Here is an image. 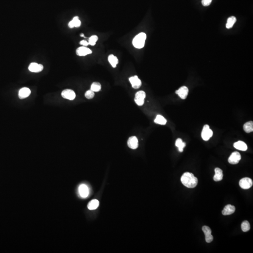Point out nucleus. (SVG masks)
<instances>
[{"label":"nucleus","mask_w":253,"mask_h":253,"mask_svg":"<svg viewBox=\"0 0 253 253\" xmlns=\"http://www.w3.org/2000/svg\"><path fill=\"white\" fill-rule=\"evenodd\" d=\"M154 122L157 124L164 125L167 123V120L163 116L161 115H158L154 120Z\"/></svg>","instance_id":"nucleus-24"},{"label":"nucleus","mask_w":253,"mask_h":253,"mask_svg":"<svg viewBox=\"0 0 253 253\" xmlns=\"http://www.w3.org/2000/svg\"><path fill=\"white\" fill-rule=\"evenodd\" d=\"M212 1V0H202L201 3L204 6H208L211 4Z\"/></svg>","instance_id":"nucleus-30"},{"label":"nucleus","mask_w":253,"mask_h":253,"mask_svg":"<svg viewBox=\"0 0 253 253\" xmlns=\"http://www.w3.org/2000/svg\"><path fill=\"white\" fill-rule=\"evenodd\" d=\"M44 66L41 64H37L36 62H32L29 66V71L32 72L39 73L42 71Z\"/></svg>","instance_id":"nucleus-9"},{"label":"nucleus","mask_w":253,"mask_h":253,"mask_svg":"<svg viewBox=\"0 0 253 253\" xmlns=\"http://www.w3.org/2000/svg\"><path fill=\"white\" fill-rule=\"evenodd\" d=\"M234 147L237 150H240L242 151H246L248 149V146L247 144L242 141H239L235 143L234 145Z\"/></svg>","instance_id":"nucleus-18"},{"label":"nucleus","mask_w":253,"mask_h":253,"mask_svg":"<svg viewBox=\"0 0 253 253\" xmlns=\"http://www.w3.org/2000/svg\"><path fill=\"white\" fill-rule=\"evenodd\" d=\"M101 85L98 82H94L92 84L90 87V90L94 92H98L101 90Z\"/></svg>","instance_id":"nucleus-26"},{"label":"nucleus","mask_w":253,"mask_h":253,"mask_svg":"<svg viewBox=\"0 0 253 253\" xmlns=\"http://www.w3.org/2000/svg\"><path fill=\"white\" fill-rule=\"evenodd\" d=\"M129 82L132 85V87L135 89L139 88L142 85V82L137 76H134L129 78Z\"/></svg>","instance_id":"nucleus-11"},{"label":"nucleus","mask_w":253,"mask_h":253,"mask_svg":"<svg viewBox=\"0 0 253 253\" xmlns=\"http://www.w3.org/2000/svg\"><path fill=\"white\" fill-rule=\"evenodd\" d=\"M108 60L109 63H110V64L113 68H116V65L119 62L117 57L112 54H110L108 56Z\"/></svg>","instance_id":"nucleus-20"},{"label":"nucleus","mask_w":253,"mask_h":253,"mask_svg":"<svg viewBox=\"0 0 253 253\" xmlns=\"http://www.w3.org/2000/svg\"><path fill=\"white\" fill-rule=\"evenodd\" d=\"M31 93V92L28 88L23 87L20 90L18 93V96L20 99H24L29 97Z\"/></svg>","instance_id":"nucleus-14"},{"label":"nucleus","mask_w":253,"mask_h":253,"mask_svg":"<svg viewBox=\"0 0 253 253\" xmlns=\"http://www.w3.org/2000/svg\"><path fill=\"white\" fill-rule=\"evenodd\" d=\"M202 230L204 232L205 241L207 243H211L213 240V237L212 235V230L209 226H204L202 227Z\"/></svg>","instance_id":"nucleus-6"},{"label":"nucleus","mask_w":253,"mask_h":253,"mask_svg":"<svg viewBox=\"0 0 253 253\" xmlns=\"http://www.w3.org/2000/svg\"><path fill=\"white\" fill-rule=\"evenodd\" d=\"M146 97V94L145 92L140 90L136 93L135 101L138 106H142L145 102V99Z\"/></svg>","instance_id":"nucleus-5"},{"label":"nucleus","mask_w":253,"mask_h":253,"mask_svg":"<svg viewBox=\"0 0 253 253\" xmlns=\"http://www.w3.org/2000/svg\"><path fill=\"white\" fill-rule=\"evenodd\" d=\"M81 22L79 20V17L78 16L74 17L72 20L69 22L68 26L70 28H73L74 27H79L81 26Z\"/></svg>","instance_id":"nucleus-17"},{"label":"nucleus","mask_w":253,"mask_h":253,"mask_svg":"<svg viewBox=\"0 0 253 253\" xmlns=\"http://www.w3.org/2000/svg\"><path fill=\"white\" fill-rule=\"evenodd\" d=\"M253 182L251 179L245 177L240 179L239 181V185L242 189H248L252 187Z\"/></svg>","instance_id":"nucleus-4"},{"label":"nucleus","mask_w":253,"mask_h":253,"mask_svg":"<svg viewBox=\"0 0 253 253\" xmlns=\"http://www.w3.org/2000/svg\"><path fill=\"white\" fill-rule=\"evenodd\" d=\"M80 44L81 45H83V46H84V47H87V46H88L89 45V42L85 40H83L81 41L80 42Z\"/></svg>","instance_id":"nucleus-31"},{"label":"nucleus","mask_w":253,"mask_h":253,"mask_svg":"<svg viewBox=\"0 0 253 253\" xmlns=\"http://www.w3.org/2000/svg\"><path fill=\"white\" fill-rule=\"evenodd\" d=\"M213 131L210 129L208 125H204L201 132V136L203 139L205 141H207L213 136Z\"/></svg>","instance_id":"nucleus-3"},{"label":"nucleus","mask_w":253,"mask_h":253,"mask_svg":"<svg viewBox=\"0 0 253 253\" xmlns=\"http://www.w3.org/2000/svg\"><path fill=\"white\" fill-rule=\"evenodd\" d=\"M176 94L178 95L180 98L182 100L186 99L189 93V89L187 87L182 86L179 88V90L176 91Z\"/></svg>","instance_id":"nucleus-12"},{"label":"nucleus","mask_w":253,"mask_h":253,"mask_svg":"<svg viewBox=\"0 0 253 253\" xmlns=\"http://www.w3.org/2000/svg\"><path fill=\"white\" fill-rule=\"evenodd\" d=\"M94 92H93L91 90H88L85 93V97L87 99H92L94 96Z\"/></svg>","instance_id":"nucleus-29"},{"label":"nucleus","mask_w":253,"mask_h":253,"mask_svg":"<svg viewBox=\"0 0 253 253\" xmlns=\"http://www.w3.org/2000/svg\"><path fill=\"white\" fill-rule=\"evenodd\" d=\"M146 39V34L144 32H141L138 34L133 40V45L135 48L141 49L144 47L145 42Z\"/></svg>","instance_id":"nucleus-2"},{"label":"nucleus","mask_w":253,"mask_h":253,"mask_svg":"<svg viewBox=\"0 0 253 253\" xmlns=\"http://www.w3.org/2000/svg\"><path fill=\"white\" fill-rule=\"evenodd\" d=\"M244 131L246 133H249L253 131V122L252 121H248L243 126Z\"/></svg>","instance_id":"nucleus-22"},{"label":"nucleus","mask_w":253,"mask_h":253,"mask_svg":"<svg viewBox=\"0 0 253 253\" xmlns=\"http://www.w3.org/2000/svg\"><path fill=\"white\" fill-rule=\"evenodd\" d=\"M99 201L96 199H94L91 201H90L88 203V209L90 210H94L98 208V206H99Z\"/></svg>","instance_id":"nucleus-21"},{"label":"nucleus","mask_w":253,"mask_h":253,"mask_svg":"<svg viewBox=\"0 0 253 253\" xmlns=\"http://www.w3.org/2000/svg\"><path fill=\"white\" fill-rule=\"evenodd\" d=\"M78 191L80 196L83 198L87 197L89 194L88 187L85 184L80 185L78 188Z\"/></svg>","instance_id":"nucleus-13"},{"label":"nucleus","mask_w":253,"mask_h":253,"mask_svg":"<svg viewBox=\"0 0 253 253\" xmlns=\"http://www.w3.org/2000/svg\"><path fill=\"white\" fill-rule=\"evenodd\" d=\"M175 145L178 148L179 151L182 153L183 151V148L186 146V143L183 142L182 139L181 138H178L175 142Z\"/></svg>","instance_id":"nucleus-23"},{"label":"nucleus","mask_w":253,"mask_h":253,"mask_svg":"<svg viewBox=\"0 0 253 253\" xmlns=\"http://www.w3.org/2000/svg\"><path fill=\"white\" fill-rule=\"evenodd\" d=\"M236 18L235 17L232 16L228 18L227 19V23H226V28L230 29L232 27H233L234 23L236 22Z\"/></svg>","instance_id":"nucleus-25"},{"label":"nucleus","mask_w":253,"mask_h":253,"mask_svg":"<svg viewBox=\"0 0 253 253\" xmlns=\"http://www.w3.org/2000/svg\"><path fill=\"white\" fill-rule=\"evenodd\" d=\"M92 51L89 48L84 46L80 47L76 50V54L79 56H84L92 54Z\"/></svg>","instance_id":"nucleus-10"},{"label":"nucleus","mask_w":253,"mask_h":253,"mask_svg":"<svg viewBox=\"0 0 253 253\" xmlns=\"http://www.w3.org/2000/svg\"><path fill=\"white\" fill-rule=\"evenodd\" d=\"M80 36L82 37H84V34L83 33L81 34H80Z\"/></svg>","instance_id":"nucleus-32"},{"label":"nucleus","mask_w":253,"mask_h":253,"mask_svg":"<svg viewBox=\"0 0 253 253\" xmlns=\"http://www.w3.org/2000/svg\"><path fill=\"white\" fill-rule=\"evenodd\" d=\"M235 207L231 204H228L224 208L222 211V214L225 216L232 214L235 212Z\"/></svg>","instance_id":"nucleus-16"},{"label":"nucleus","mask_w":253,"mask_h":253,"mask_svg":"<svg viewBox=\"0 0 253 253\" xmlns=\"http://www.w3.org/2000/svg\"><path fill=\"white\" fill-rule=\"evenodd\" d=\"M128 145L130 148L136 149L138 146V141L137 137L133 136L129 137L128 140Z\"/></svg>","instance_id":"nucleus-15"},{"label":"nucleus","mask_w":253,"mask_h":253,"mask_svg":"<svg viewBox=\"0 0 253 253\" xmlns=\"http://www.w3.org/2000/svg\"><path fill=\"white\" fill-rule=\"evenodd\" d=\"M215 174L213 177V179L215 181H220L223 179V171L220 168H216L215 169Z\"/></svg>","instance_id":"nucleus-19"},{"label":"nucleus","mask_w":253,"mask_h":253,"mask_svg":"<svg viewBox=\"0 0 253 253\" xmlns=\"http://www.w3.org/2000/svg\"><path fill=\"white\" fill-rule=\"evenodd\" d=\"M62 96L65 99L73 100L76 98V93L72 90L65 89L62 92Z\"/></svg>","instance_id":"nucleus-8"},{"label":"nucleus","mask_w":253,"mask_h":253,"mask_svg":"<svg viewBox=\"0 0 253 253\" xmlns=\"http://www.w3.org/2000/svg\"><path fill=\"white\" fill-rule=\"evenodd\" d=\"M181 182L187 188L195 187L198 184V179L193 173L186 172L183 174L181 179Z\"/></svg>","instance_id":"nucleus-1"},{"label":"nucleus","mask_w":253,"mask_h":253,"mask_svg":"<svg viewBox=\"0 0 253 253\" xmlns=\"http://www.w3.org/2000/svg\"><path fill=\"white\" fill-rule=\"evenodd\" d=\"M98 37L97 36V35H92L89 39V41H88L89 44L92 46L95 45L96 43L98 40Z\"/></svg>","instance_id":"nucleus-28"},{"label":"nucleus","mask_w":253,"mask_h":253,"mask_svg":"<svg viewBox=\"0 0 253 253\" xmlns=\"http://www.w3.org/2000/svg\"><path fill=\"white\" fill-rule=\"evenodd\" d=\"M241 159V155L237 151H235L231 154L228 159V162L232 165H235L239 163Z\"/></svg>","instance_id":"nucleus-7"},{"label":"nucleus","mask_w":253,"mask_h":253,"mask_svg":"<svg viewBox=\"0 0 253 253\" xmlns=\"http://www.w3.org/2000/svg\"><path fill=\"white\" fill-rule=\"evenodd\" d=\"M241 227L243 232H247L250 229V225L248 221H244L242 223Z\"/></svg>","instance_id":"nucleus-27"}]
</instances>
